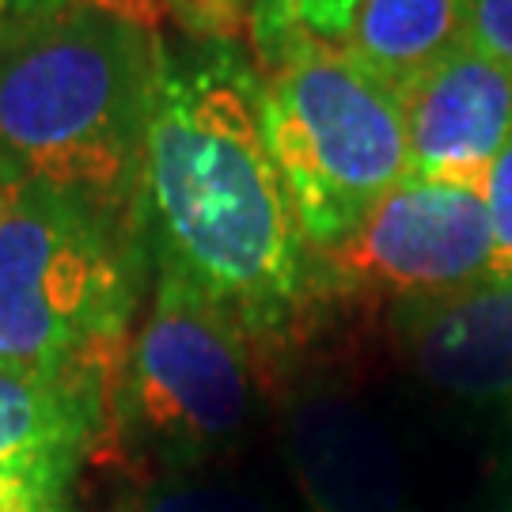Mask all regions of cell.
<instances>
[{
	"label": "cell",
	"mask_w": 512,
	"mask_h": 512,
	"mask_svg": "<svg viewBox=\"0 0 512 512\" xmlns=\"http://www.w3.org/2000/svg\"><path fill=\"white\" fill-rule=\"evenodd\" d=\"M152 266L194 281L277 346L311 304V255L258 118L251 46L156 35V92L141 167Z\"/></svg>",
	"instance_id": "6da1fadb"
},
{
	"label": "cell",
	"mask_w": 512,
	"mask_h": 512,
	"mask_svg": "<svg viewBox=\"0 0 512 512\" xmlns=\"http://www.w3.org/2000/svg\"><path fill=\"white\" fill-rule=\"evenodd\" d=\"M156 35L88 4L0 27V190L137 217Z\"/></svg>",
	"instance_id": "7a4b0ae2"
},
{
	"label": "cell",
	"mask_w": 512,
	"mask_h": 512,
	"mask_svg": "<svg viewBox=\"0 0 512 512\" xmlns=\"http://www.w3.org/2000/svg\"><path fill=\"white\" fill-rule=\"evenodd\" d=\"M148 262L141 213L46 186L0 190V365L65 372L122 361Z\"/></svg>",
	"instance_id": "3957f363"
},
{
	"label": "cell",
	"mask_w": 512,
	"mask_h": 512,
	"mask_svg": "<svg viewBox=\"0 0 512 512\" xmlns=\"http://www.w3.org/2000/svg\"><path fill=\"white\" fill-rule=\"evenodd\" d=\"M258 65V118L308 255L334 247L410 179L399 92L323 38H293Z\"/></svg>",
	"instance_id": "277c9868"
},
{
	"label": "cell",
	"mask_w": 512,
	"mask_h": 512,
	"mask_svg": "<svg viewBox=\"0 0 512 512\" xmlns=\"http://www.w3.org/2000/svg\"><path fill=\"white\" fill-rule=\"evenodd\" d=\"M255 406V342L194 281L156 266L118 368V448L183 475L228 452Z\"/></svg>",
	"instance_id": "5b68a950"
},
{
	"label": "cell",
	"mask_w": 512,
	"mask_h": 512,
	"mask_svg": "<svg viewBox=\"0 0 512 512\" xmlns=\"http://www.w3.org/2000/svg\"><path fill=\"white\" fill-rule=\"evenodd\" d=\"M490 277V220L478 186L403 179L334 247L311 255V296L437 300Z\"/></svg>",
	"instance_id": "8992f818"
},
{
	"label": "cell",
	"mask_w": 512,
	"mask_h": 512,
	"mask_svg": "<svg viewBox=\"0 0 512 512\" xmlns=\"http://www.w3.org/2000/svg\"><path fill=\"white\" fill-rule=\"evenodd\" d=\"M122 361L35 372L0 365V497L69 501L99 448H118Z\"/></svg>",
	"instance_id": "52a82bcc"
},
{
	"label": "cell",
	"mask_w": 512,
	"mask_h": 512,
	"mask_svg": "<svg viewBox=\"0 0 512 512\" xmlns=\"http://www.w3.org/2000/svg\"><path fill=\"white\" fill-rule=\"evenodd\" d=\"M410 175L478 186L512 137V69L467 42L399 88Z\"/></svg>",
	"instance_id": "ba28073f"
},
{
	"label": "cell",
	"mask_w": 512,
	"mask_h": 512,
	"mask_svg": "<svg viewBox=\"0 0 512 512\" xmlns=\"http://www.w3.org/2000/svg\"><path fill=\"white\" fill-rule=\"evenodd\" d=\"M391 338L425 384L512 410V277L391 308Z\"/></svg>",
	"instance_id": "9c48e42d"
},
{
	"label": "cell",
	"mask_w": 512,
	"mask_h": 512,
	"mask_svg": "<svg viewBox=\"0 0 512 512\" xmlns=\"http://www.w3.org/2000/svg\"><path fill=\"white\" fill-rule=\"evenodd\" d=\"M285 456L308 512H403L399 452L346 395H300L285 414Z\"/></svg>",
	"instance_id": "30bf717a"
},
{
	"label": "cell",
	"mask_w": 512,
	"mask_h": 512,
	"mask_svg": "<svg viewBox=\"0 0 512 512\" xmlns=\"http://www.w3.org/2000/svg\"><path fill=\"white\" fill-rule=\"evenodd\" d=\"M463 23L467 0H361L334 46L399 92L410 76L463 46Z\"/></svg>",
	"instance_id": "8fae6325"
},
{
	"label": "cell",
	"mask_w": 512,
	"mask_h": 512,
	"mask_svg": "<svg viewBox=\"0 0 512 512\" xmlns=\"http://www.w3.org/2000/svg\"><path fill=\"white\" fill-rule=\"evenodd\" d=\"M361 0H255L251 54L255 61L277 54L293 38L338 42Z\"/></svg>",
	"instance_id": "7c38bea8"
},
{
	"label": "cell",
	"mask_w": 512,
	"mask_h": 512,
	"mask_svg": "<svg viewBox=\"0 0 512 512\" xmlns=\"http://www.w3.org/2000/svg\"><path fill=\"white\" fill-rule=\"evenodd\" d=\"M114 512H266L262 501L239 486L198 482V478H160L141 494L122 501Z\"/></svg>",
	"instance_id": "4fadbf2b"
},
{
	"label": "cell",
	"mask_w": 512,
	"mask_h": 512,
	"mask_svg": "<svg viewBox=\"0 0 512 512\" xmlns=\"http://www.w3.org/2000/svg\"><path fill=\"white\" fill-rule=\"evenodd\" d=\"M482 202L490 220V277L486 281H509L512 277V137L497 152L486 179H482Z\"/></svg>",
	"instance_id": "5bb4252c"
},
{
	"label": "cell",
	"mask_w": 512,
	"mask_h": 512,
	"mask_svg": "<svg viewBox=\"0 0 512 512\" xmlns=\"http://www.w3.org/2000/svg\"><path fill=\"white\" fill-rule=\"evenodd\" d=\"M463 42L512 69V0H467Z\"/></svg>",
	"instance_id": "9a60e30c"
},
{
	"label": "cell",
	"mask_w": 512,
	"mask_h": 512,
	"mask_svg": "<svg viewBox=\"0 0 512 512\" xmlns=\"http://www.w3.org/2000/svg\"><path fill=\"white\" fill-rule=\"evenodd\" d=\"M76 4H88V8H99V12H110L118 19H129L145 31H160L164 23V0H76Z\"/></svg>",
	"instance_id": "2e32d148"
},
{
	"label": "cell",
	"mask_w": 512,
	"mask_h": 512,
	"mask_svg": "<svg viewBox=\"0 0 512 512\" xmlns=\"http://www.w3.org/2000/svg\"><path fill=\"white\" fill-rule=\"evenodd\" d=\"M76 0H0V27H12V23H27V19H42L73 8Z\"/></svg>",
	"instance_id": "e0dca14e"
},
{
	"label": "cell",
	"mask_w": 512,
	"mask_h": 512,
	"mask_svg": "<svg viewBox=\"0 0 512 512\" xmlns=\"http://www.w3.org/2000/svg\"><path fill=\"white\" fill-rule=\"evenodd\" d=\"M0 512H76L69 501H35V497H0Z\"/></svg>",
	"instance_id": "ac0fdd59"
}]
</instances>
